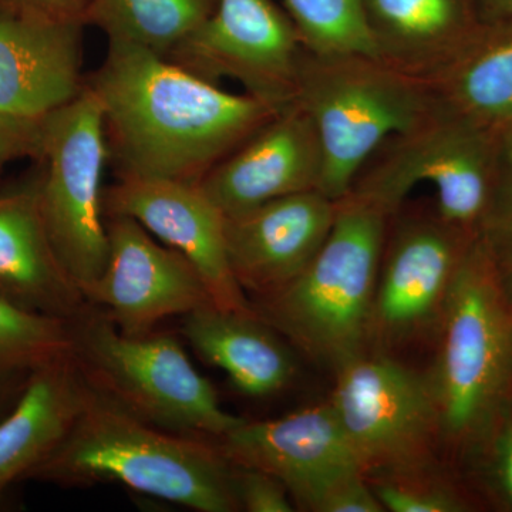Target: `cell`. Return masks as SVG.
Wrapping results in <instances>:
<instances>
[{
    "mask_svg": "<svg viewBox=\"0 0 512 512\" xmlns=\"http://www.w3.org/2000/svg\"><path fill=\"white\" fill-rule=\"evenodd\" d=\"M305 49L285 10L272 0H218L197 32L168 56L212 83L235 80L272 106L296 100Z\"/></svg>",
    "mask_w": 512,
    "mask_h": 512,
    "instance_id": "obj_11",
    "label": "cell"
},
{
    "mask_svg": "<svg viewBox=\"0 0 512 512\" xmlns=\"http://www.w3.org/2000/svg\"><path fill=\"white\" fill-rule=\"evenodd\" d=\"M83 22L0 13V111L42 121L86 89Z\"/></svg>",
    "mask_w": 512,
    "mask_h": 512,
    "instance_id": "obj_17",
    "label": "cell"
},
{
    "mask_svg": "<svg viewBox=\"0 0 512 512\" xmlns=\"http://www.w3.org/2000/svg\"><path fill=\"white\" fill-rule=\"evenodd\" d=\"M106 217L133 218L200 272L212 305L224 311L256 313L235 281L225 245V215L200 184L160 178L119 177L104 188Z\"/></svg>",
    "mask_w": 512,
    "mask_h": 512,
    "instance_id": "obj_13",
    "label": "cell"
},
{
    "mask_svg": "<svg viewBox=\"0 0 512 512\" xmlns=\"http://www.w3.org/2000/svg\"><path fill=\"white\" fill-rule=\"evenodd\" d=\"M303 49L315 56L380 59L362 0H282Z\"/></svg>",
    "mask_w": 512,
    "mask_h": 512,
    "instance_id": "obj_24",
    "label": "cell"
},
{
    "mask_svg": "<svg viewBox=\"0 0 512 512\" xmlns=\"http://www.w3.org/2000/svg\"><path fill=\"white\" fill-rule=\"evenodd\" d=\"M495 278L508 303L512 306V232H481Z\"/></svg>",
    "mask_w": 512,
    "mask_h": 512,
    "instance_id": "obj_33",
    "label": "cell"
},
{
    "mask_svg": "<svg viewBox=\"0 0 512 512\" xmlns=\"http://www.w3.org/2000/svg\"><path fill=\"white\" fill-rule=\"evenodd\" d=\"M218 0H92L86 25L107 42L127 43L168 57L207 22Z\"/></svg>",
    "mask_w": 512,
    "mask_h": 512,
    "instance_id": "obj_23",
    "label": "cell"
},
{
    "mask_svg": "<svg viewBox=\"0 0 512 512\" xmlns=\"http://www.w3.org/2000/svg\"><path fill=\"white\" fill-rule=\"evenodd\" d=\"M40 210L57 258L87 301L109 258L103 171L109 163L103 111L86 84L42 123Z\"/></svg>",
    "mask_w": 512,
    "mask_h": 512,
    "instance_id": "obj_8",
    "label": "cell"
},
{
    "mask_svg": "<svg viewBox=\"0 0 512 512\" xmlns=\"http://www.w3.org/2000/svg\"><path fill=\"white\" fill-rule=\"evenodd\" d=\"M70 320L23 308L0 296V380L35 372L70 355Z\"/></svg>",
    "mask_w": 512,
    "mask_h": 512,
    "instance_id": "obj_25",
    "label": "cell"
},
{
    "mask_svg": "<svg viewBox=\"0 0 512 512\" xmlns=\"http://www.w3.org/2000/svg\"><path fill=\"white\" fill-rule=\"evenodd\" d=\"M478 235L447 224L436 211L406 218L389 242L386 235L367 350L389 353L437 336L458 271Z\"/></svg>",
    "mask_w": 512,
    "mask_h": 512,
    "instance_id": "obj_10",
    "label": "cell"
},
{
    "mask_svg": "<svg viewBox=\"0 0 512 512\" xmlns=\"http://www.w3.org/2000/svg\"><path fill=\"white\" fill-rule=\"evenodd\" d=\"M234 466V487L239 508L248 512H291V494L284 484L256 468Z\"/></svg>",
    "mask_w": 512,
    "mask_h": 512,
    "instance_id": "obj_28",
    "label": "cell"
},
{
    "mask_svg": "<svg viewBox=\"0 0 512 512\" xmlns=\"http://www.w3.org/2000/svg\"><path fill=\"white\" fill-rule=\"evenodd\" d=\"M384 511L460 512L468 504L453 485L427 466L382 471L367 476Z\"/></svg>",
    "mask_w": 512,
    "mask_h": 512,
    "instance_id": "obj_26",
    "label": "cell"
},
{
    "mask_svg": "<svg viewBox=\"0 0 512 512\" xmlns=\"http://www.w3.org/2000/svg\"><path fill=\"white\" fill-rule=\"evenodd\" d=\"M0 296L69 320L89 303L57 258L36 183L0 194Z\"/></svg>",
    "mask_w": 512,
    "mask_h": 512,
    "instance_id": "obj_18",
    "label": "cell"
},
{
    "mask_svg": "<svg viewBox=\"0 0 512 512\" xmlns=\"http://www.w3.org/2000/svg\"><path fill=\"white\" fill-rule=\"evenodd\" d=\"M214 441L232 464L278 478L298 505L326 478L362 468L329 402L281 419L242 420Z\"/></svg>",
    "mask_w": 512,
    "mask_h": 512,
    "instance_id": "obj_16",
    "label": "cell"
},
{
    "mask_svg": "<svg viewBox=\"0 0 512 512\" xmlns=\"http://www.w3.org/2000/svg\"><path fill=\"white\" fill-rule=\"evenodd\" d=\"M89 392L72 353L30 373L15 409L0 421V495L56 450Z\"/></svg>",
    "mask_w": 512,
    "mask_h": 512,
    "instance_id": "obj_19",
    "label": "cell"
},
{
    "mask_svg": "<svg viewBox=\"0 0 512 512\" xmlns=\"http://www.w3.org/2000/svg\"><path fill=\"white\" fill-rule=\"evenodd\" d=\"M322 165L311 117L293 101L198 184L227 217L298 192L319 190Z\"/></svg>",
    "mask_w": 512,
    "mask_h": 512,
    "instance_id": "obj_14",
    "label": "cell"
},
{
    "mask_svg": "<svg viewBox=\"0 0 512 512\" xmlns=\"http://www.w3.org/2000/svg\"><path fill=\"white\" fill-rule=\"evenodd\" d=\"M311 117L322 151L319 191L339 201L394 136L437 109L426 79L376 57L303 55L296 100Z\"/></svg>",
    "mask_w": 512,
    "mask_h": 512,
    "instance_id": "obj_5",
    "label": "cell"
},
{
    "mask_svg": "<svg viewBox=\"0 0 512 512\" xmlns=\"http://www.w3.org/2000/svg\"><path fill=\"white\" fill-rule=\"evenodd\" d=\"M338 201L298 192L225 217L229 268L242 291L268 295L296 278L328 238Z\"/></svg>",
    "mask_w": 512,
    "mask_h": 512,
    "instance_id": "obj_15",
    "label": "cell"
},
{
    "mask_svg": "<svg viewBox=\"0 0 512 512\" xmlns=\"http://www.w3.org/2000/svg\"><path fill=\"white\" fill-rule=\"evenodd\" d=\"M497 136L498 130L439 101L429 119L376 151V163L365 165L350 192L393 215L417 184L427 183L436 188L441 220L480 234L493 190Z\"/></svg>",
    "mask_w": 512,
    "mask_h": 512,
    "instance_id": "obj_7",
    "label": "cell"
},
{
    "mask_svg": "<svg viewBox=\"0 0 512 512\" xmlns=\"http://www.w3.org/2000/svg\"><path fill=\"white\" fill-rule=\"evenodd\" d=\"M30 477L63 487L120 484L198 512L241 511L234 466L214 440L153 426L92 387L72 429Z\"/></svg>",
    "mask_w": 512,
    "mask_h": 512,
    "instance_id": "obj_2",
    "label": "cell"
},
{
    "mask_svg": "<svg viewBox=\"0 0 512 512\" xmlns=\"http://www.w3.org/2000/svg\"><path fill=\"white\" fill-rule=\"evenodd\" d=\"M481 232H512V124L498 130L493 190Z\"/></svg>",
    "mask_w": 512,
    "mask_h": 512,
    "instance_id": "obj_29",
    "label": "cell"
},
{
    "mask_svg": "<svg viewBox=\"0 0 512 512\" xmlns=\"http://www.w3.org/2000/svg\"><path fill=\"white\" fill-rule=\"evenodd\" d=\"M488 440L491 441L493 450L495 481L505 500L512 505V406L505 410L495 424Z\"/></svg>",
    "mask_w": 512,
    "mask_h": 512,
    "instance_id": "obj_32",
    "label": "cell"
},
{
    "mask_svg": "<svg viewBox=\"0 0 512 512\" xmlns=\"http://www.w3.org/2000/svg\"><path fill=\"white\" fill-rule=\"evenodd\" d=\"M380 60L429 80L480 29L473 0H362Z\"/></svg>",
    "mask_w": 512,
    "mask_h": 512,
    "instance_id": "obj_21",
    "label": "cell"
},
{
    "mask_svg": "<svg viewBox=\"0 0 512 512\" xmlns=\"http://www.w3.org/2000/svg\"><path fill=\"white\" fill-rule=\"evenodd\" d=\"M392 218L349 192L338 201L328 238L305 269L259 296L255 312L306 356L338 370L367 350L377 274Z\"/></svg>",
    "mask_w": 512,
    "mask_h": 512,
    "instance_id": "obj_3",
    "label": "cell"
},
{
    "mask_svg": "<svg viewBox=\"0 0 512 512\" xmlns=\"http://www.w3.org/2000/svg\"><path fill=\"white\" fill-rule=\"evenodd\" d=\"M301 507L315 512H382V504L362 468H350L326 478Z\"/></svg>",
    "mask_w": 512,
    "mask_h": 512,
    "instance_id": "obj_27",
    "label": "cell"
},
{
    "mask_svg": "<svg viewBox=\"0 0 512 512\" xmlns=\"http://www.w3.org/2000/svg\"><path fill=\"white\" fill-rule=\"evenodd\" d=\"M429 377L441 440L454 447L485 443L512 406V306L483 235L468 249L437 332Z\"/></svg>",
    "mask_w": 512,
    "mask_h": 512,
    "instance_id": "obj_4",
    "label": "cell"
},
{
    "mask_svg": "<svg viewBox=\"0 0 512 512\" xmlns=\"http://www.w3.org/2000/svg\"><path fill=\"white\" fill-rule=\"evenodd\" d=\"M329 403L366 476L431 464L441 434L429 377L389 353L340 366Z\"/></svg>",
    "mask_w": 512,
    "mask_h": 512,
    "instance_id": "obj_9",
    "label": "cell"
},
{
    "mask_svg": "<svg viewBox=\"0 0 512 512\" xmlns=\"http://www.w3.org/2000/svg\"><path fill=\"white\" fill-rule=\"evenodd\" d=\"M183 318L191 348L221 369L239 392L262 399L292 383L295 357L258 313L229 312L207 303Z\"/></svg>",
    "mask_w": 512,
    "mask_h": 512,
    "instance_id": "obj_20",
    "label": "cell"
},
{
    "mask_svg": "<svg viewBox=\"0 0 512 512\" xmlns=\"http://www.w3.org/2000/svg\"><path fill=\"white\" fill-rule=\"evenodd\" d=\"M92 0H0V13L63 22H83ZM87 26V25H86Z\"/></svg>",
    "mask_w": 512,
    "mask_h": 512,
    "instance_id": "obj_31",
    "label": "cell"
},
{
    "mask_svg": "<svg viewBox=\"0 0 512 512\" xmlns=\"http://www.w3.org/2000/svg\"><path fill=\"white\" fill-rule=\"evenodd\" d=\"M42 121L19 119L0 111V173L20 158L39 160L42 150Z\"/></svg>",
    "mask_w": 512,
    "mask_h": 512,
    "instance_id": "obj_30",
    "label": "cell"
},
{
    "mask_svg": "<svg viewBox=\"0 0 512 512\" xmlns=\"http://www.w3.org/2000/svg\"><path fill=\"white\" fill-rule=\"evenodd\" d=\"M510 22H512V20H510Z\"/></svg>",
    "mask_w": 512,
    "mask_h": 512,
    "instance_id": "obj_35",
    "label": "cell"
},
{
    "mask_svg": "<svg viewBox=\"0 0 512 512\" xmlns=\"http://www.w3.org/2000/svg\"><path fill=\"white\" fill-rule=\"evenodd\" d=\"M427 82L447 109L494 130L510 126L512 22L481 25Z\"/></svg>",
    "mask_w": 512,
    "mask_h": 512,
    "instance_id": "obj_22",
    "label": "cell"
},
{
    "mask_svg": "<svg viewBox=\"0 0 512 512\" xmlns=\"http://www.w3.org/2000/svg\"><path fill=\"white\" fill-rule=\"evenodd\" d=\"M70 328L72 356L87 384L138 419L210 440L244 420L222 409L217 390L174 335H127L90 303Z\"/></svg>",
    "mask_w": 512,
    "mask_h": 512,
    "instance_id": "obj_6",
    "label": "cell"
},
{
    "mask_svg": "<svg viewBox=\"0 0 512 512\" xmlns=\"http://www.w3.org/2000/svg\"><path fill=\"white\" fill-rule=\"evenodd\" d=\"M481 25H500L512 20V0H473Z\"/></svg>",
    "mask_w": 512,
    "mask_h": 512,
    "instance_id": "obj_34",
    "label": "cell"
},
{
    "mask_svg": "<svg viewBox=\"0 0 512 512\" xmlns=\"http://www.w3.org/2000/svg\"><path fill=\"white\" fill-rule=\"evenodd\" d=\"M109 258L87 302L123 333L146 335L158 323L212 303L195 266L133 218L106 217Z\"/></svg>",
    "mask_w": 512,
    "mask_h": 512,
    "instance_id": "obj_12",
    "label": "cell"
},
{
    "mask_svg": "<svg viewBox=\"0 0 512 512\" xmlns=\"http://www.w3.org/2000/svg\"><path fill=\"white\" fill-rule=\"evenodd\" d=\"M87 84L100 101L107 154L119 177L198 184L284 109L227 92L127 43L109 42Z\"/></svg>",
    "mask_w": 512,
    "mask_h": 512,
    "instance_id": "obj_1",
    "label": "cell"
}]
</instances>
